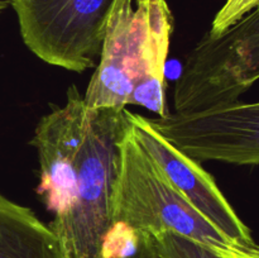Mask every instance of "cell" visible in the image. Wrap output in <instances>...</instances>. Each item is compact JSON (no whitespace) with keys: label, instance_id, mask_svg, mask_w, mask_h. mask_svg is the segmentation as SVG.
<instances>
[{"label":"cell","instance_id":"277c9868","mask_svg":"<svg viewBox=\"0 0 259 258\" xmlns=\"http://www.w3.org/2000/svg\"><path fill=\"white\" fill-rule=\"evenodd\" d=\"M23 42L45 62L82 72L100 56L114 0H10Z\"/></svg>","mask_w":259,"mask_h":258},{"label":"cell","instance_id":"8992f818","mask_svg":"<svg viewBox=\"0 0 259 258\" xmlns=\"http://www.w3.org/2000/svg\"><path fill=\"white\" fill-rule=\"evenodd\" d=\"M124 115L137 142L191 206L237 245L254 244L249 228L238 217L214 177L202 168L200 162L164 138L149 119L126 109Z\"/></svg>","mask_w":259,"mask_h":258},{"label":"cell","instance_id":"7a4b0ae2","mask_svg":"<svg viewBox=\"0 0 259 258\" xmlns=\"http://www.w3.org/2000/svg\"><path fill=\"white\" fill-rule=\"evenodd\" d=\"M110 215L111 227L123 224L148 234L167 230L224 249L237 245L174 189L134 138L128 121L118 141Z\"/></svg>","mask_w":259,"mask_h":258},{"label":"cell","instance_id":"3957f363","mask_svg":"<svg viewBox=\"0 0 259 258\" xmlns=\"http://www.w3.org/2000/svg\"><path fill=\"white\" fill-rule=\"evenodd\" d=\"M259 81V5L217 37L206 34L187 57L175 86L177 114L239 101Z\"/></svg>","mask_w":259,"mask_h":258},{"label":"cell","instance_id":"4fadbf2b","mask_svg":"<svg viewBox=\"0 0 259 258\" xmlns=\"http://www.w3.org/2000/svg\"><path fill=\"white\" fill-rule=\"evenodd\" d=\"M115 258H162L159 253L157 252L154 243L152 240L151 234L148 233H139L138 232V242H137L136 248L128 254L121 255V257Z\"/></svg>","mask_w":259,"mask_h":258},{"label":"cell","instance_id":"5bb4252c","mask_svg":"<svg viewBox=\"0 0 259 258\" xmlns=\"http://www.w3.org/2000/svg\"><path fill=\"white\" fill-rule=\"evenodd\" d=\"M228 258H259V245H232L227 250Z\"/></svg>","mask_w":259,"mask_h":258},{"label":"cell","instance_id":"9c48e42d","mask_svg":"<svg viewBox=\"0 0 259 258\" xmlns=\"http://www.w3.org/2000/svg\"><path fill=\"white\" fill-rule=\"evenodd\" d=\"M139 20L131 105H141L159 118L169 114L166 104V62L174 17L166 0H137Z\"/></svg>","mask_w":259,"mask_h":258},{"label":"cell","instance_id":"30bf717a","mask_svg":"<svg viewBox=\"0 0 259 258\" xmlns=\"http://www.w3.org/2000/svg\"><path fill=\"white\" fill-rule=\"evenodd\" d=\"M0 258H66L60 240L29 207L0 194Z\"/></svg>","mask_w":259,"mask_h":258},{"label":"cell","instance_id":"9a60e30c","mask_svg":"<svg viewBox=\"0 0 259 258\" xmlns=\"http://www.w3.org/2000/svg\"><path fill=\"white\" fill-rule=\"evenodd\" d=\"M5 7H7V2H4V0H0V12H2V10H4Z\"/></svg>","mask_w":259,"mask_h":258},{"label":"cell","instance_id":"8fae6325","mask_svg":"<svg viewBox=\"0 0 259 258\" xmlns=\"http://www.w3.org/2000/svg\"><path fill=\"white\" fill-rule=\"evenodd\" d=\"M157 252L162 258H228L229 248H215L192 240L174 232L151 234Z\"/></svg>","mask_w":259,"mask_h":258},{"label":"cell","instance_id":"6da1fadb","mask_svg":"<svg viewBox=\"0 0 259 258\" xmlns=\"http://www.w3.org/2000/svg\"><path fill=\"white\" fill-rule=\"evenodd\" d=\"M124 109H90L67 202L50 227L66 258H100L111 229V194Z\"/></svg>","mask_w":259,"mask_h":258},{"label":"cell","instance_id":"5b68a950","mask_svg":"<svg viewBox=\"0 0 259 258\" xmlns=\"http://www.w3.org/2000/svg\"><path fill=\"white\" fill-rule=\"evenodd\" d=\"M149 121L197 162L259 164V101H235L197 113H169Z\"/></svg>","mask_w":259,"mask_h":258},{"label":"cell","instance_id":"7c38bea8","mask_svg":"<svg viewBox=\"0 0 259 258\" xmlns=\"http://www.w3.org/2000/svg\"><path fill=\"white\" fill-rule=\"evenodd\" d=\"M258 5L259 0H227V3L215 15L207 34L211 37L220 35L235 23L239 22L248 13L255 9Z\"/></svg>","mask_w":259,"mask_h":258},{"label":"cell","instance_id":"52a82bcc","mask_svg":"<svg viewBox=\"0 0 259 258\" xmlns=\"http://www.w3.org/2000/svg\"><path fill=\"white\" fill-rule=\"evenodd\" d=\"M89 115L90 108L83 96L75 85L70 86L65 105L42 116L30 141V146L37 149L40 166V182L35 192L46 209L55 215L67 202Z\"/></svg>","mask_w":259,"mask_h":258},{"label":"cell","instance_id":"ba28073f","mask_svg":"<svg viewBox=\"0 0 259 258\" xmlns=\"http://www.w3.org/2000/svg\"><path fill=\"white\" fill-rule=\"evenodd\" d=\"M139 20L132 0H114L105 27L100 61L83 100L88 108L125 109L133 90Z\"/></svg>","mask_w":259,"mask_h":258}]
</instances>
